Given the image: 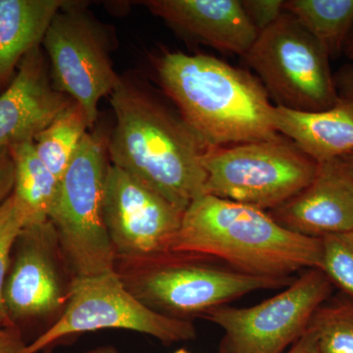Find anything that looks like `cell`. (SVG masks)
Listing matches in <instances>:
<instances>
[{
	"label": "cell",
	"instance_id": "cell-1",
	"mask_svg": "<svg viewBox=\"0 0 353 353\" xmlns=\"http://www.w3.org/2000/svg\"><path fill=\"white\" fill-rule=\"evenodd\" d=\"M110 103L116 118L108 143L111 164L185 212L205 194V146L180 114L139 83L121 77Z\"/></svg>",
	"mask_w": 353,
	"mask_h": 353
},
{
	"label": "cell",
	"instance_id": "cell-2",
	"mask_svg": "<svg viewBox=\"0 0 353 353\" xmlns=\"http://www.w3.org/2000/svg\"><path fill=\"white\" fill-rule=\"evenodd\" d=\"M158 82L206 150L281 136L274 105L256 77L214 57L164 52L155 60Z\"/></svg>",
	"mask_w": 353,
	"mask_h": 353
},
{
	"label": "cell",
	"instance_id": "cell-3",
	"mask_svg": "<svg viewBox=\"0 0 353 353\" xmlns=\"http://www.w3.org/2000/svg\"><path fill=\"white\" fill-rule=\"evenodd\" d=\"M171 250L197 253L259 278L290 279L320 269L321 239L294 233L267 211L219 199L197 197L183 212Z\"/></svg>",
	"mask_w": 353,
	"mask_h": 353
},
{
	"label": "cell",
	"instance_id": "cell-4",
	"mask_svg": "<svg viewBox=\"0 0 353 353\" xmlns=\"http://www.w3.org/2000/svg\"><path fill=\"white\" fill-rule=\"evenodd\" d=\"M114 271L139 303L183 320L201 318L250 292L285 289L294 281L246 275L205 255L175 250L116 259Z\"/></svg>",
	"mask_w": 353,
	"mask_h": 353
},
{
	"label": "cell",
	"instance_id": "cell-5",
	"mask_svg": "<svg viewBox=\"0 0 353 353\" xmlns=\"http://www.w3.org/2000/svg\"><path fill=\"white\" fill-rule=\"evenodd\" d=\"M108 143L88 132L61 181L50 221L74 278L114 272L115 254L104 222Z\"/></svg>",
	"mask_w": 353,
	"mask_h": 353
},
{
	"label": "cell",
	"instance_id": "cell-6",
	"mask_svg": "<svg viewBox=\"0 0 353 353\" xmlns=\"http://www.w3.org/2000/svg\"><path fill=\"white\" fill-rule=\"evenodd\" d=\"M202 164L205 194L267 212L305 189L319 165L283 136L208 148Z\"/></svg>",
	"mask_w": 353,
	"mask_h": 353
},
{
	"label": "cell",
	"instance_id": "cell-7",
	"mask_svg": "<svg viewBox=\"0 0 353 353\" xmlns=\"http://www.w3.org/2000/svg\"><path fill=\"white\" fill-rule=\"evenodd\" d=\"M243 58L278 108L320 112L340 99L328 51L289 13L260 32Z\"/></svg>",
	"mask_w": 353,
	"mask_h": 353
},
{
	"label": "cell",
	"instance_id": "cell-8",
	"mask_svg": "<svg viewBox=\"0 0 353 353\" xmlns=\"http://www.w3.org/2000/svg\"><path fill=\"white\" fill-rule=\"evenodd\" d=\"M103 329L148 334L165 345L196 338L194 323L160 314L143 305L114 271L74 278L68 303L60 317L21 353H38L69 336Z\"/></svg>",
	"mask_w": 353,
	"mask_h": 353
},
{
	"label": "cell",
	"instance_id": "cell-9",
	"mask_svg": "<svg viewBox=\"0 0 353 353\" xmlns=\"http://www.w3.org/2000/svg\"><path fill=\"white\" fill-rule=\"evenodd\" d=\"M332 285L324 272L309 269L280 294L256 305L219 306L201 318L224 332L220 353H285L306 333Z\"/></svg>",
	"mask_w": 353,
	"mask_h": 353
},
{
	"label": "cell",
	"instance_id": "cell-10",
	"mask_svg": "<svg viewBox=\"0 0 353 353\" xmlns=\"http://www.w3.org/2000/svg\"><path fill=\"white\" fill-rule=\"evenodd\" d=\"M43 46L53 87L78 103L94 127L99 101L110 97L121 79L101 26L78 2L67 1L51 22Z\"/></svg>",
	"mask_w": 353,
	"mask_h": 353
},
{
	"label": "cell",
	"instance_id": "cell-11",
	"mask_svg": "<svg viewBox=\"0 0 353 353\" xmlns=\"http://www.w3.org/2000/svg\"><path fill=\"white\" fill-rule=\"evenodd\" d=\"M73 280L50 221L26 227L14 246L4 285L7 314L20 323L44 319L68 303Z\"/></svg>",
	"mask_w": 353,
	"mask_h": 353
},
{
	"label": "cell",
	"instance_id": "cell-12",
	"mask_svg": "<svg viewBox=\"0 0 353 353\" xmlns=\"http://www.w3.org/2000/svg\"><path fill=\"white\" fill-rule=\"evenodd\" d=\"M103 214L116 260L171 250L183 213L138 179L110 163L104 187Z\"/></svg>",
	"mask_w": 353,
	"mask_h": 353
},
{
	"label": "cell",
	"instance_id": "cell-13",
	"mask_svg": "<svg viewBox=\"0 0 353 353\" xmlns=\"http://www.w3.org/2000/svg\"><path fill=\"white\" fill-rule=\"evenodd\" d=\"M268 214L285 229L322 239L353 233V179L338 159L321 162L305 189Z\"/></svg>",
	"mask_w": 353,
	"mask_h": 353
},
{
	"label": "cell",
	"instance_id": "cell-14",
	"mask_svg": "<svg viewBox=\"0 0 353 353\" xmlns=\"http://www.w3.org/2000/svg\"><path fill=\"white\" fill-rule=\"evenodd\" d=\"M72 101L53 87L41 48L31 51L0 94V148L34 141Z\"/></svg>",
	"mask_w": 353,
	"mask_h": 353
},
{
	"label": "cell",
	"instance_id": "cell-15",
	"mask_svg": "<svg viewBox=\"0 0 353 353\" xmlns=\"http://www.w3.org/2000/svg\"><path fill=\"white\" fill-rule=\"evenodd\" d=\"M150 12L202 44L245 57L259 37L239 0H148Z\"/></svg>",
	"mask_w": 353,
	"mask_h": 353
},
{
	"label": "cell",
	"instance_id": "cell-16",
	"mask_svg": "<svg viewBox=\"0 0 353 353\" xmlns=\"http://www.w3.org/2000/svg\"><path fill=\"white\" fill-rule=\"evenodd\" d=\"M276 131L317 163L338 159L353 150V101L340 97L320 112H301L274 106Z\"/></svg>",
	"mask_w": 353,
	"mask_h": 353
},
{
	"label": "cell",
	"instance_id": "cell-17",
	"mask_svg": "<svg viewBox=\"0 0 353 353\" xmlns=\"http://www.w3.org/2000/svg\"><path fill=\"white\" fill-rule=\"evenodd\" d=\"M65 0H0V90L26 55L39 48Z\"/></svg>",
	"mask_w": 353,
	"mask_h": 353
},
{
	"label": "cell",
	"instance_id": "cell-18",
	"mask_svg": "<svg viewBox=\"0 0 353 353\" xmlns=\"http://www.w3.org/2000/svg\"><path fill=\"white\" fill-rule=\"evenodd\" d=\"M9 150L15 167L12 194L24 228L48 222L59 192V179L41 161L34 141L17 143Z\"/></svg>",
	"mask_w": 353,
	"mask_h": 353
},
{
	"label": "cell",
	"instance_id": "cell-19",
	"mask_svg": "<svg viewBox=\"0 0 353 353\" xmlns=\"http://www.w3.org/2000/svg\"><path fill=\"white\" fill-rule=\"evenodd\" d=\"M284 10L323 44L330 57L345 50L353 29V0H287Z\"/></svg>",
	"mask_w": 353,
	"mask_h": 353
},
{
	"label": "cell",
	"instance_id": "cell-20",
	"mask_svg": "<svg viewBox=\"0 0 353 353\" xmlns=\"http://www.w3.org/2000/svg\"><path fill=\"white\" fill-rule=\"evenodd\" d=\"M90 128L83 109L72 101L34 138V148L39 157L60 181Z\"/></svg>",
	"mask_w": 353,
	"mask_h": 353
},
{
	"label": "cell",
	"instance_id": "cell-21",
	"mask_svg": "<svg viewBox=\"0 0 353 353\" xmlns=\"http://www.w3.org/2000/svg\"><path fill=\"white\" fill-rule=\"evenodd\" d=\"M307 330L318 353H353V301L323 304Z\"/></svg>",
	"mask_w": 353,
	"mask_h": 353
},
{
	"label": "cell",
	"instance_id": "cell-22",
	"mask_svg": "<svg viewBox=\"0 0 353 353\" xmlns=\"http://www.w3.org/2000/svg\"><path fill=\"white\" fill-rule=\"evenodd\" d=\"M321 241V270L353 301V233L332 234Z\"/></svg>",
	"mask_w": 353,
	"mask_h": 353
},
{
	"label": "cell",
	"instance_id": "cell-23",
	"mask_svg": "<svg viewBox=\"0 0 353 353\" xmlns=\"http://www.w3.org/2000/svg\"><path fill=\"white\" fill-rule=\"evenodd\" d=\"M24 227V220L11 194L0 206V325L4 327H17L7 314L3 290L14 246Z\"/></svg>",
	"mask_w": 353,
	"mask_h": 353
},
{
	"label": "cell",
	"instance_id": "cell-24",
	"mask_svg": "<svg viewBox=\"0 0 353 353\" xmlns=\"http://www.w3.org/2000/svg\"><path fill=\"white\" fill-rule=\"evenodd\" d=\"M241 2L259 34L277 22L285 12L283 0H243Z\"/></svg>",
	"mask_w": 353,
	"mask_h": 353
},
{
	"label": "cell",
	"instance_id": "cell-25",
	"mask_svg": "<svg viewBox=\"0 0 353 353\" xmlns=\"http://www.w3.org/2000/svg\"><path fill=\"white\" fill-rule=\"evenodd\" d=\"M15 167L9 148H0V206L12 194Z\"/></svg>",
	"mask_w": 353,
	"mask_h": 353
},
{
	"label": "cell",
	"instance_id": "cell-26",
	"mask_svg": "<svg viewBox=\"0 0 353 353\" xmlns=\"http://www.w3.org/2000/svg\"><path fill=\"white\" fill-rule=\"evenodd\" d=\"M27 345L20 328L0 325V353H21Z\"/></svg>",
	"mask_w": 353,
	"mask_h": 353
},
{
	"label": "cell",
	"instance_id": "cell-27",
	"mask_svg": "<svg viewBox=\"0 0 353 353\" xmlns=\"http://www.w3.org/2000/svg\"><path fill=\"white\" fill-rule=\"evenodd\" d=\"M339 97L353 101V64L345 65L334 76Z\"/></svg>",
	"mask_w": 353,
	"mask_h": 353
},
{
	"label": "cell",
	"instance_id": "cell-28",
	"mask_svg": "<svg viewBox=\"0 0 353 353\" xmlns=\"http://www.w3.org/2000/svg\"><path fill=\"white\" fill-rule=\"evenodd\" d=\"M285 353H318L314 339L310 332L307 330L303 338L299 339Z\"/></svg>",
	"mask_w": 353,
	"mask_h": 353
},
{
	"label": "cell",
	"instance_id": "cell-29",
	"mask_svg": "<svg viewBox=\"0 0 353 353\" xmlns=\"http://www.w3.org/2000/svg\"><path fill=\"white\" fill-rule=\"evenodd\" d=\"M43 353H51L50 352H46ZM83 353H121L119 350H117L113 345H103V347H99L92 348V350H88V352H85Z\"/></svg>",
	"mask_w": 353,
	"mask_h": 353
},
{
	"label": "cell",
	"instance_id": "cell-30",
	"mask_svg": "<svg viewBox=\"0 0 353 353\" xmlns=\"http://www.w3.org/2000/svg\"><path fill=\"white\" fill-rule=\"evenodd\" d=\"M341 162L345 164V168L347 169L348 173L353 179V150L340 157Z\"/></svg>",
	"mask_w": 353,
	"mask_h": 353
},
{
	"label": "cell",
	"instance_id": "cell-31",
	"mask_svg": "<svg viewBox=\"0 0 353 353\" xmlns=\"http://www.w3.org/2000/svg\"><path fill=\"white\" fill-rule=\"evenodd\" d=\"M343 51H345V54H347L350 59L353 60V29L352 32H350V37H348Z\"/></svg>",
	"mask_w": 353,
	"mask_h": 353
},
{
	"label": "cell",
	"instance_id": "cell-32",
	"mask_svg": "<svg viewBox=\"0 0 353 353\" xmlns=\"http://www.w3.org/2000/svg\"><path fill=\"white\" fill-rule=\"evenodd\" d=\"M174 353H190V352H188L187 350H183V348H181V350H176V352H174Z\"/></svg>",
	"mask_w": 353,
	"mask_h": 353
}]
</instances>
